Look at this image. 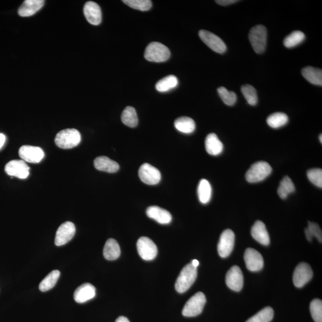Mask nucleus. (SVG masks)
<instances>
[{
    "label": "nucleus",
    "instance_id": "nucleus-17",
    "mask_svg": "<svg viewBox=\"0 0 322 322\" xmlns=\"http://www.w3.org/2000/svg\"><path fill=\"white\" fill-rule=\"evenodd\" d=\"M84 14L86 19L93 25H99L102 19V11L96 2L88 1L84 7Z\"/></svg>",
    "mask_w": 322,
    "mask_h": 322
},
{
    "label": "nucleus",
    "instance_id": "nucleus-37",
    "mask_svg": "<svg viewBox=\"0 0 322 322\" xmlns=\"http://www.w3.org/2000/svg\"><path fill=\"white\" fill-rule=\"evenodd\" d=\"M123 2L131 8L143 11H148L152 6L150 0H124Z\"/></svg>",
    "mask_w": 322,
    "mask_h": 322
},
{
    "label": "nucleus",
    "instance_id": "nucleus-42",
    "mask_svg": "<svg viewBox=\"0 0 322 322\" xmlns=\"http://www.w3.org/2000/svg\"><path fill=\"white\" fill-rule=\"evenodd\" d=\"M5 142V136L4 134L0 133V149L2 148Z\"/></svg>",
    "mask_w": 322,
    "mask_h": 322
},
{
    "label": "nucleus",
    "instance_id": "nucleus-41",
    "mask_svg": "<svg viewBox=\"0 0 322 322\" xmlns=\"http://www.w3.org/2000/svg\"><path fill=\"white\" fill-rule=\"evenodd\" d=\"M238 1V0H217V1H216L218 4L223 6L234 4V3Z\"/></svg>",
    "mask_w": 322,
    "mask_h": 322
},
{
    "label": "nucleus",
    "instance_id": "nucleus-36",
    "mask_svg": "<svg viewBox=\"0 0 322 322\" xmlns=\"http://www.w3.org/2000/svg\"><path fill=\"white\" fill-rule=\"evenodd\" d=\"M217 91L223 102L227 105H234L237 101V96L235 92L229 91L228 89L223 87L218 88Z\"/></svg>",
    "mask_w": 322,
    "mask_h": 322
},
{
    "label": "nucleus",
    "instance_id": "nucleus-31",
    "mask_svg": "<svg viewBox=\"0 0 322 322\" xmlns=\"http://www.w3.org/2000/svg\"><path fill=\"white\" fill-rule=\"evenodd\" d=\"M296 191V187L292 180L288 176H285L282 180L278 189V193L280 198L286 199L288 196Z\"/></svg>",
    "mask_w": 322,
    "mask_h": 322
},
{
    "label": "nucleus",
    "instance_id": "nucleus-7",
    "mask_svg": "<svg viewBox=\"0 0 322 322\" xmlns=\"http://www.w3.org/2000/svg\"><path fill=\"white\" fill-rule=\"evenodd\" d=\"M199 37L208 47L216 53L223 54L227 50L226 45L219 36L206 30H201L199 32Z\"/></svg>",
    "mask_w": 322,
    "mask_h": 322
},
{
    "label": "nucleus",
    "instance_id": "nucleus-28",
    "mask_svg": "<svg viewBox=\"0 0 322 322\" xmlns=\"http://www.w3.org/2000/svg\"><path fill=\"white\" fill-rule=\"evenodd\" d=\"M121 120L129 127H136L139 122L136 109L133 107L127 106L122 113Z\"/></svg>",
    "mask_w": 322,
    "mask_h": 322
},
{
    "label": "nucleus",
    "instance_id": "nucleus-22",
    "mask_svg": "<svg viewBox=\"0 0 322 322\" xmlns=\"http://www.w3.org/2000/svg\"><path fill=\"white\" fill-rule=\"evenodd\" d=\"M94 165L97 170L109 173H116L119 169V165L117 162L105 156H99L95 159Z\"/></svg>",
    "mask_w": 322,
    "mask_h": 322
},
{
    "label": "nucleus",
    "instance_id": "nucleus-20",
    "mask_svg": "<svg viewBox=\"0 0 322 322\" xmlns=\"http://www.w3.org/2000/svg\"><path fill=\"white\" fill-rule=\"evenodd\" d=\"M44 0H26L20 5L18 14L21 17H29L35 14L44 5Z\"/></svg>",
    "mask_w": 322,
    "mask_h": 322
},
{
    "label": "nucleus",
    "instance_id": "nucleus-3",
    "mask_svg": "<svg viewBox=\"0 0 322 322\" xmlns=\"http://www.w3.org/2000/svg\"><path fill=\"white\" fill-rule=\"evenodd\" d=\"M170 51L166 46L161 42H152L147 46L145 58L149 62H164L169 59Z\"/></svg>",
    "mask_w": 322,
    "mask_h": 322
},
{
    "label": "nucleus",
    "instance_id": "nucleus-21",
    "mask_svg": "<svg viewBox=\"0 0 322 322\" xmlns=\"http://www.w3.org/2000/svg\"><path fill=\"white\" fill-rule=\"evenodd\" d=\"M251 235L260 244L268 246L271 242L266 227L261 221H257L251 229Z\"/></svg>",
    "mask_w": 322,
    "mask_h": 322
},
{
    "label": "nucleus",
    "instance_id": "nucleus-32",
    "mask_svg": "<svg viewBox=\"0 0 322 322\" xmlns=\"http://www.w3.org/2000/svg\"><path fill=\"white\" fill-rule=\"evenodd\" d=\"M288 122V116L282 112H276L270 115L267 119V123L273 128H279L284 126Z\"/></svg>",
    "mask_w": 322,
    "mask_h": 322
},
{
    "label": "nucleus",
    "instance_id": "nucleus-6",
    "mask_svg": "<svg viewBox=\"0 0 322 322\" xmlns=\"http://www.w3.org/2000/svg\"><path fill=\"white\" fill-rule=\"evenodd\" d=\"M206 304V297L204 293L199 292L195 294L186 303L183 309L184 317L192 318L200 315Z\"/></svg>",
    "mask_w": 322,
    "mask_h": 322
},
{
    "label": "nucleus",
    "instance_id": "nucleus-40",
    "mask_svg": "<svg viewBox=\"0 0 322 322\" xmlns=\"http://www.w3.org/2000/svg\"><path fill=\"white\" fill-rule=\"evenodd\" d=\"M308 229L312 237L315 236L321 243L322 242V233L320 226L317 223L309 222Z\"/></svg>",
    "mask_w": 322,
    "mask_h": 322
},
{
    "label": "nucleus",
    "instance_id": "nucleus-25",
    "mask_svg": "<svg viewBox=\"0 0 322 322\" xmlns=\"http://www.w3.org/2000/svg\"><path fill=\"white\" fill-rule=\"evenodd\" d=\"M302 75L310 83L322 85V71L321 69L308 66L302 69Z\"/></svg>",
    "mask_w": 322,
    "mask_h": 322
},
{
    "label": "nucleus",
    "instance_id": "nucleus-33",
    "mask_svg": "<svg viewBox=\"0 0 322 322\" xmlns=\"http://www.w3.org/2000/svg\"><path fill=\"white\" fill-rule=\"evenodd\" d=\"M306 36L303 32L300 30H294L285 37L284 44L287 48L295 47L303 42Z\"/></svg>",
    "mask_w": 322,
    "mask_h": 322
},
{
    "label": "nucleus",
    "instance_id": "nucleus-10",
    "mask_svg": "<svg viewBox=\"0 0 322 322\" xmlns=\"http://www.w3.org/2000/svg\"><path fill=\"white\" fill-rule=\"evenodd\" d=\"M235 236L234 232L227 229L220 236L218 244V253L222 258H226L231 255L235 245Z\"/></svg>",
    "mask_w": 322,
    "mask_h": 322
},
{
    "label": "nucleus",
    "instance_id": "nucleus-43",
    "mask_svg": "<svg viewBox=\"0 0 322 322\" xmlns=\"http://www.w3.org/2000/svg\"><path fill=\"white\" fill-rule=\"evenodd\" d=\"M115 322H130L127 318L124 317H119Z\"/></svg>",
    "mask_w": 322,
    "mask_h": 322
},
{
    "label": "nucleus",
    "instance_id": "nucleus-19",
    "mask_svg": "<svg viewBox=\"0 0 322 322\" xmlns=\"http://www.w3.org/2000/svg\"><path fill=\"white\" fill-rule=\"evenodd\" d=\"M146 214L150 219L155 220L161 225H168L172 221V216L170 212L157 206L149 207L146 210Z\"/></svg>",
    "mask_w": 322,
    "mask_h": 322
},
{
    "label": "nucleus",
    "instance_id": "nucleus-44",
    "mask_svg": "<svg viewBox=\"0 0 322 322\" xmlns=\"http://www.w3.org/2000/svg\"><path fill=\"white\" fill-rule=\"evenodd\" d=\"M191 263L193 266L195 267V268H197L199 265V263L197 260H193Z\"/></svg>",
    "mask_w": 322,
    "mask_h": 322
},
{
    "label": "nucleus",
    "instance_id": "nucleus-2",
    "mask_svg": "<svg viewBox=\"0 0 322 322\" xmlns=\"http://www.w3.org/2000/svg\"><path fill=\"white\" fill-rule=\"evenodd\" d=\"M197 275V268L193 266L192 263L186 265L180 272L175 284L177 292L182 294L188 291L194 283Z\"/></svg>",
    "mask_w": 322,
    "mask_h": 322
},
{
    "label": "nucleus",
    "instance_id": "nucleus-27",
    "mask_svg": "<svg viewBox=\"0 0 322 322\" xmlns=\"http://www.w3.org/2000/svg\"><path fill=\"white\" fill-rule=\"evenodd\" d=\"M198 196L202 204H207L212 196V188L211 184L206 179H202L198 186Z\"/></svg>",
    "mask_w": 322,
    "mask_h": 322
},
{
    "label": "nucleus",
    "instance_id": "nucleus-34",
    "mask_svg": "<svg viewBox=\"0 0 322 322\" xmlns=\"http://www.w3.org/2000/svg\"><path fill=\"white\" fill-rule=\"evenodd\" d=\"M274 317V310L270 307H268L249 319L246 322H271Z\"/></svg>",
    "mask_w": 322,
    "mask_h": 322
},
{
    "label": "nucleus",
    "instance_id": "nucleus-18",
    "mask_svg": "<svg viewBox=\"0 0 322 322\" xmlns=\"http://www.w3.org/2000/svg\"><path fill=\"white\" fill-rule=\"evenodd\" d=\"M96 296V288L93 285L86 283L81 285L73 294V299L78 303H84L94 298Z\"/></svg>",
    "mask_w": 322,
    "mask_h": 322
},
{
    "label": "nucleus",
    "instance_id": "nucleus-45",
    "mask_svg": "<svg viewBox=\"0 0 322 322\" xmlns=\"http://www.w3.org/2000/svg\"><path fill=\"white\" fill-rule=\"evenodd\" d=\"M320 140L321 143H322V134H321L320 136Z\"/></svg>",
    "mask_w": 322,
    "mask_h": 322
},
{
    "label": "nucleus",
    "instance_id": "nucleus-5",
    "mask_svg": "<svg viewBox=\"0 0 322 322\" xmlns=\"http://www.w3.org/2000/svg\"><path fill=\"white\" fill-rule=\"evenodd\" d=\"M272 168L268 162L259 161L251 165L246 173V180L251 183L262 182L272 173Z\"/></svg>",
    "mask_w": 322,
    "mask_h": 322
},
{
    "label": "nucleus",
    "instance_id": "nucleus-23",
    "mask_svg": "<svg viewBox=\"0 0 322 322\" xmlns=\"http://www.w3.org/2000/svg\"><path fill=\"white\" fill-rule=\"evenodd\" d=\"M205 149L208 154L213 156H217L222 153L224 146L223 144L219 140V137L214 133L208 134L205 139Z\"/></svg>",
    "mask_w": 322,
    "mask_h": 322
},
{
    "label": "nucleus",
    "instance_id": "nucleus-1",
    "mask_svg": "<svg viewBox=\"0 0 322 322\" xmlns=\"http://www.w3.org/2000/svg\"><path fill=\"white\" fill-rule=\"evenodd\" d=\"M80 133L76 129L68 128L60 131L55 138V143L59 148L69 149L74 148L80 143Z\"/></svg>",
    "mask_w": 322,
    "mask_h": 322
},
{
    "label": "nucleus",
    "instance_id": "nucleus-16",
    "mask_svg": "<svg viewBox=\"0 0 322 322\" xmlns=\"http://www.w3.org/2000/svg\"><path fill=\"white\" fill-rule=\"evenodd\" d=\"M226 282L228 287L236 292L242 290L244 285V276L237 266H233L226 275Z\"/></svg>",
    "mask_w": 322,
    "mask_h": 322
},
{
    "label": "nucleus",
    "instance_id": "nucleus-38",
    "mask_svg": "<svg viewBox=\"0 0 322 322\" xmlns=\"http://www.w3.org/2000/svg\"><path fill=\"white\" fill-rule=\"evenodd\" d=\"M312 317L315 322H322V302L320 299L312 301L310 306Z\"/></svg>",
    "mask_w": 322,
    "mask_h": 322
},
{
    "label": "nucleus",
    "instance_id": "nucleus-14",
    "mask_svg": "<svg viewBox=\"0 0 322 322\" xmlns=\"http://www.w3.org/2000/svg\"><path fill=\"white\" fill-rule=\"evenodd\" d=\"M5 171L9 176L24 179L29 176V167L23 160H13L6 164Z\"/></svg>",
    "mask_w": 322,
    "mask_h": 322
},
{
    "label": "nucleus",
    "instance_id": "nucleus-13",
    "mask_svg": "<svg viewBox=\"0 0 322 322\" xmlns=\"http://www.w3.org/2000/svg\"><path fill=\"white\" fill-rule=\"evenodd\" d=\"M20 157L24 162L39 163L44 157V152L39 147L24 145L19 150Z\"/></svg>",
    "mask_w": 322,
    "mask_h": 322
},
{
    "label": "nucleus",
    "instance_id": "nucleus-39",
    "mask_svg": "<svg viewBox=\"0 0 322 322\" xmlns=\"http://www.w3.org/2000/svg\"><path fill=\"white\" fill-rule=\"evenodd\" d=\"M308 177L311 182L318 188H322V170L320 168H314L308 171Z\"/></svg>",
    "mask_w": 322,
    "mask_h": 322
},
{
    "label": "nucleus",
    "instance_id": "nucleus-11",
    "mask_svg": "<svg viewBox=\"0 0 322 322\" xmlns=\"http://www.w3.org/2000/svg\"><path fill=\"white\" fill-rule=\"evenodd\" d=\"M314 276L311 266L308 263H301L296 267L293 275V282L297 288H302L311 280Z\"/></svg>",
    "mask_w": 322,
    "mask_h": 322
},
{
    "label": "nucleus",
    "instance_id": "nucleus-8",
    "mask_svg": "<svg viewBox=\"0 0 322 322\" xmlns=\"http://www.w3.org/2000/svg\"><path fill=\"white\" fill-rule=\"evenodd\" d=\"M137 249L139 256L144 260L151 261L157 256V247L148 237L139 238L137 243Z\"/></svg>",
    "mask_w": 322,
    "mask_h": 322
},
{
    "label": "nucleus",
    "instance_id": "nucleus-30",
    "mask_svg": "<svg viewBox=\"0 0 322 322\" xmlns=\"http://www.w3.org/2000/svg\"><path fill=\"white\" fill-rule=\"evenodd\" d=\"M60 275V272L57 270L51 272L39 284V290L42 292H45L52 289L56 284Z\"/></svg>",
    "mask_w": 322,
    "mask_h": 322
},
{
    "label": "nucleus",
    "instance_id": "nucleus-12",
    "mask_svg": "<svg viewBox=\"0 0 322 322\" xmlns=\"http://www.w3.org/2000/svg\"><path fill=\"white\" fill-rule=\"evenodd\" d=\"M74 224L70 222H64L59 226L55 237V245L57 247L62 246L69 242L75 234Z\"/></svg>",
    "mask_w": 322,
    "mask_h": 322
},
{
    "label": "nucleus",
    "instance_id": "nucleus-35",
    "mask_svg": "<svg viewBox=\"0 0 322 322\" xmlns=\"http://www.w3.org/2000/svg\"><path fill=\"white\" fill-rule=\"evenodd\" d=\"M241 92L247 102L251 106H256L258 103V96L256 88L250 84L241 87Z\"/></svg>",
    "mask_w": 322,
    "mask_h": 322
},
{
    "label": "nucleus",
    "instance_id": "nucleus-9",
    "mask_svg": "<svg viewBox=\"0 0 322 322\" xmlns=\"http://www.w3.org/2000/svg\"><path fill=\"white\" fill-rule=\"evenodd\" d=\"M139 176L142 182L148 185H157L161 179L160 171L148 163L141 165L139 170Z\"/></svg>",
    "mask_w": 322,
    "mask_h": 322
},
{
    "label": "nucleus",
    "instance_id": "nucleus-4",
    "mask_svg": "<svg viewBox=\"0 0 322 322\" xmlns=\"http://www.w3.org/2000/svg\"><path fill=\"white\" fill-rule=\"evenodd\" d=\"M249 39L251 45L257 54L265 52L268 40V31L265 26L259 24L250 30Z\"/></svg>",
    "mask_w": 322,
    "mask_h": 322
},
{
    "label": "nucleus",
    "instance_id": "nucleus-15",
    "mask_svg": "<svg viewBox=\"0 0 322 322\" xmlns=\"http://www.w3.org/2000/svg\"><path fill=\"white\" fill-rule=\"evenodd\" d=\"M247 268L251 272H259L263 268L264 260L262 254L253 248H248L244 254Z\"/></svg>",
    "mask_w": 322,
    "mask_h": 322
},
{
    "label": "nucleus",
    "instance_id": "nucleus-26",
    "mask_svg": "<svg viewBox=\"0 0 322 322\" xmlns=\"http://www.w3.org/2000/svg\"><path fill=\"white\" fill-rule=\"evenodd\" d=\"M174 127L181 133L189 134L195 131L196 124L192 118L188 116H182L175 121Z\"/></svg>",
    "mask_w": 322,
    "mask_h": 322
},
{
    "label": "nucleus",
    "instance_id": "nucleus-24",
    "mask_svg": "<svg viewBox=\"0 0 322 322\" xmlns=\"http://www.w3.org/2000/svg\"><path fill=\"white\" fill-rule=\"evenodd\" d=\"M120 254V247L117 241L113 239H108L104 247V257L107 260L113 261L118 259Z\"/></svg>",
    "mask_w": 322,
    "mask_h": 322
},
{
    "label": "nucleus",
    "instance_id": "nucleus-29",
    "mask_svg": "<svg viewBox=\"0 0 322 322\" xmlns=\"http://www.w3.org/2000/svg\"><path fill=\"white\" fill-rule=\"evenodd\" d=\"M178 83H179V81H178L176 76L171 75L159 80L156 83L155 87L158 91L164 93V92H167L176 88Z\"/></svg>",
    "mask_w": 322,
    "mask_h": 322
}]
</instances>
